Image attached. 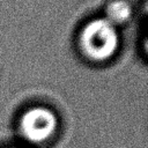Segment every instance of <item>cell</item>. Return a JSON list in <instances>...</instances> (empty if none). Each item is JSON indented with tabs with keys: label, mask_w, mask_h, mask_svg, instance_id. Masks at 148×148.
Here are the masks:
<instances>
[{
	"label": "cell",
	"mask_w": 148,
	"mask_h": 148,
	"mask_svg": "<svg viewBox=\"0 0 148 148\" xmlns=\"http://www.w3.org/2000/svg\"><path fill=\"white\" fill-rule=\"evenodd\" d=\"M80 44L88 58L95 61H105L112 58L119 47L117 27L104 17L91 20L81 31Z\"/></svg>",
	"instance_id": "obj_1"
},
{
	"label": "cell",
	"mask_w": 148,
	"mask_h": 148,
	"mask_svg": "<svg viewBox=\"0 0 148 148\" xmlns=\"http://www.w3.org/2000/svg\"><path fill=\"white\" fill-rule=\"evenodd\" d=\"M57 117L44 106H35L27 110L20 119V131L24 139L32 143L49 140L56 132Z\"/></svg>",
	"instance_id": "obj_2"
},
{
	"label": "cell",
	"mask_w": 148,
	"mask_h": 148,
	"mask_svg": "<svg viewBox=\"0 0 148 148\" xmlns=\"http://www.w3.org/2000/svg\"><path fill=\"white\" fill-rule=\"evenodd\" d=\"M132 16V8L125 0H113L105 8V20L114 27L124 24Z\"/></svg>",
	"instance_id": "obj_3"
}]
</instances>
